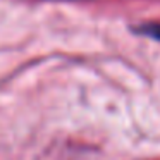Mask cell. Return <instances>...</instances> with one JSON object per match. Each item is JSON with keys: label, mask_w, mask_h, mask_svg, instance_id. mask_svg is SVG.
<instances>
[{"label": "cell", "mask_w": 160, "mask_h": 160, "mask_svg": "<svg viewBox=\"0 0 160 160\" xmlns=\"http://www.w3.org/2000/svg\"><path fill=\"white\" fill-rule=\"evenodd\" d=\"M134 31L143 36H148V38H153V40H158L160 42V22H146V24L138 26Z\"/></svg>", "instance_id": "6da1fadb"}]
</instances>
